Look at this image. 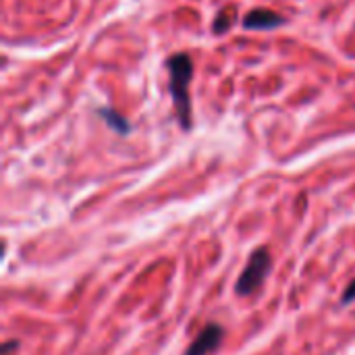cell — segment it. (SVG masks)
<instances>
[{
    "instance_id": "cell-4",
    "label": "cell",
    "mask_w": 355,
    "mask_h": 355,
    "mask_svg": "<svg viewBox=\"0 0 355 355\" xmlns=\"http://www.w3.org/2000/svg\"><path fill=\"white\" fill-rule=\"evenodd\" d=\"M283 23H285V19L281 15L272 12V10H266V8H256L243 19L245 29H275V27H279Z\"/></svg>"
},
{
    "instance_id": "cell-6",
    "label": "cell",
    "mask_w": 355,
    "mask_h": 355,
    "mask_svg": "<svg viewBox=\"0 0 355 355\" xmlns=\"http://www.w3.org/2000/svg\"><path fill=\"white\" fill-rule=\"evenodd\" d=\"M233 21H235V8H225V10H220V15L216 17L214 25H212L214 33H225V31H229V27L233 25Z\"/></svg>"
},
{
    "instance_id": "cell-5",
    "label": "cell",
    "mask_w": 355,
    "mask_h": 355,
    "mask_svg": "<svg viewBox=\"0 0 355 355\" xmlns=\"http://www.w3.org/2000/svg\"><path fill=\"white\" fill-rule=\"evenodd\" d=\"M98 114H100L116 133H121V135H127V133H129V121H127L123 114H119V112H114V110H110V108H102V110H98Z\"/></svg>"
},
{
    "instance_id": "cell-7",
    "label": "cell",
    "mask_w": 355,
    "mask_h": 355,
    "mask_svg": "<svg viewBox=\"0 0 355 355\" xmlns=\"http://www.w3.org/2000/svg\"><path fill=\"white\" fill-rule=\"evenodd\" d=\"M354 302H355V279L349 283V287L345 289V293H343V297H341V304H343V306L354 304Z\"/></svg>"
},
{
    "instance_id": "cell-1",
    "label": "cell",
    "mask_w": 355,
    "mask_h": 355,
    "mask_svg": "<svg viewBox=\"0 0 355 355\" xmlns=\"http://www.w3.org/2000/svg\"><path fill=\"white\" fill-rule=\"evenodd\" d=\"M166 69L171 75L168 89L173 96V104L179 116V125L183 129H191V98H189V85L193 75V64L189 54L181 52L166 60Z\"/></svg>"
},
{
    "instance_id": "cell-3",
    "label": "cell",
    "mask_w": 355,
    "mask_h": 355,
    "mask_svg": "<svg viewBox=\"0 0 355 355\" xmlns=\"http://www.w3.org/2000/svg\"><path fill=\"white\" fill-rule=\"evenodd\" d=\"M223 339H225V329L216 322H210L198 333V337L187 347L185 355H210L220 347Z\"/></svg>"
},
{
    "instance_id": "cell-2",
    "label": "cell",
    "mask_w": 355,
    "mask_h": 355,
    "mask_svg": "<svg viewBox=\"0 0 355 355\" xmlns=\"http://www.w3.org/2000/svg\"><path fill=\"white\" fill-rule=\"evenodd\" d=\"M270 268H272V256H270V252L266 248L256 250L250 256V262L245 264L243 272L237 279V285H235L237 295H252V293H256L264 285Z\"/></svg>"
}]
</instances>
